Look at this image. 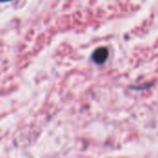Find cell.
Listing matches in <instances>:
<instances>
[{
	"label": "cell",
	"mask_w": 158,
	"mask_h": 158,
	"mask_svg": "<svg viewBox=\"0 0 158 158\" xmlns=\"http://www.w3.org/2000/svg\"><path fill=\"white\" fill-rule=\"evenodd\" d=\"M10 1H13V0H0L1 3H5V2H10Z\"/></svg>",
	"instance_id": "obj_2"
},
{
	"label": "cell",
	"mask_w": 158,
	"mask_h": 158,
	"mask_svg": "<svg viewBox=\"0 0 158 158\" xmlns=\"http://www.w3.org/2000/svg\"><path fill=\"white\" fill-rule=\"evenodd\" d=\"M108 57H109V50H108V48H104V47H102V48H97L93 52V54H92V60L95 63L102 64V63H104L106 61Z\"/></svg>",
	"instance_id": "obj_1"
}]
</instances>
